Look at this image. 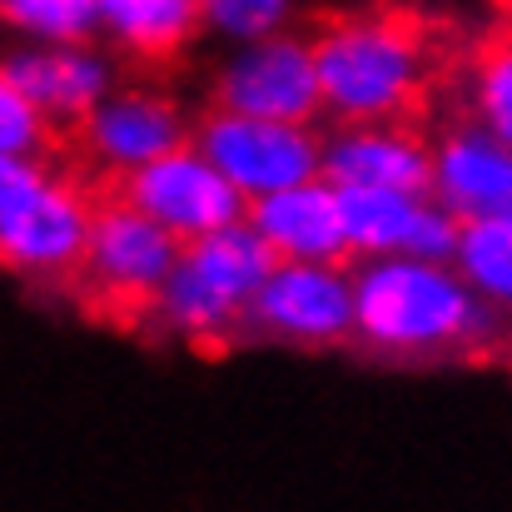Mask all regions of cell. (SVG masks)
Returning a JSON list of instances; mask_svg holds the SVG:
<instances>
[{
	"mask_svg": "<svg viewBox=\"0 0 512 512\" xmlns=\"http://www.w3.org/2000/svg\"><path fill=\"white\" fill-rule=\"evenodd\" d=\"M45 145H50V120L0 70V155H40Z\"/></svg>",
	"mask_w": 512,
	"mask_h": 512,
	"instance_id": "obj_21",
	"label": "cell"
},
{
	"mask_svg": "<svg viewBox=\"0 0 512 512\" xmlns=\"http://www.w3.org/2000/svg\"><path fill=\"white\" fill-rule=\"evenodd\" d=\"M244 329L274 343L324 348L353 334V279L334 259H274Z\"/></svg>",
	"mask_w": 512,
	"mask_h": 512,
	"instance_id": "obj_5",
	"label": "cell"
},
{
	"mask_svg": "<svg viewBox=\"0 0 512 512\" xmlns=\"http://www.w3.org/2000/svg\"><path fill=\"white\" fill-rule=\"evenodd\" d=\"M319 174L334 189H403V194H428V184H433V145L418 130H408L403 120L339 125L324 140Z\"/></svg>",
	"mask_w": 512,
	"mask_h": 512,
	"instance_id": "obj_10",
	"label": "cell"
},
{
	"mask_svg": "<svg viewBox=\"0 0 512 512\" xmlns=\"http://www.w3.org/2000/svg\"><path fill=\"white\" fill-rule=\"evenodd\" d=\"M50 174L40 165V155H0V209L20 204L25 194H35Z\"/></svg>",
	"mask_w": 512,
	"mask_h": 512,
	"instance_id": "obj_22",
	"label": "cell"
},
{
	"mask_svg": "<svg viewBox=\"0 0 512 512\" xmlns=\"http://www.w3.org/2000/svg\"><path fill=\"white\" fill-rule=\"evenodd\" d=\"M289 15H294V0H199V30H214L219 40H234V45L284 30Z\"/></svg>",
	"mask_w": 512,
	"mask_h": 512,
	"instance_id": "obj_20",
	"label": "cell"
},
{
	"mask_svg": "<svg viewBox=\"0 0 512 512\" xmlns=\"http://www.w3.org/2000/svg\"><path fill=\"white\" fill-rule=\"evenodd\" d=\"M428 194L453 209L463 224L468 219H493L512 214V150L488 135L478 120L473 125H453L438 145H433V184Z\"/></svg>",
	"mask_w": 512,
	"mask_h": 512,
	"instance_id": "obj_13",
	"label": "cell"
},
{
	"mask_svg": "<svg viewBox=\"0 0 512 512\" xmlns=\"http://www.w3.org/2000/svg\"><path fill=\"white\" fill-rule=\"evenodd\" d=\"M120 199L135 204L140 214H150L160 229H170L179 244L214 234L224 224H239L249 209V199L194 150V140H184L179 150L140 165V170L120 174Z\"/></svg>",
	"mask_w": 512,
	"mask_h": 512,
	"instance_id": "obj_7",
	"label": "cell"
},
{
	"mask_svg": "<svg viewBox=\"0 0 512 512\" xmlns=\"http://www.w3.org/2000/svg\"><path fill=\"white\" fill-rule=\"evenodd\" d=\"M80 135L105 170L130 174L179 150L189 140V125L179 105L155 90H105L80 120Z\"/></svg>",
	"mask_w": 512,
	"mask_h": 512,
	"instance_id": "obj_12",
	"label": "cell"
},
{
	"mask_svg": "<svg viewBox=\"0 0 512 512\" xmlns=\"http://www.w3.org/2000/svg\"><path fill=\"white\" fill-rule=\"evenodd\" d=\"M0 25L35 45H80L100 35L95 0H0Z\"/></svg>",
	"mask_w": 512,
	"mask_h": 512,
	"instance_id": "obj_19",
	"label": "cell"
},
{
	"mask_svg": "<svg viewBox=\"0 0 512 512\" xmlns=\"http://www.w3.org/2000/svg\"><path fill=\"white\" fill-rule=\"evenodd\" d=\"M100 35L135 60H170L199 35V0H95Z\"/></svg>",
	"mask_w": 512,
	"mask_h": 512,
	"instance_id": "obj_15",
	"label": "cell"
},
{
	"mask_svg": "<svg viewBox=\"0 0 512 512\" xmlns=\"http://www.w3.org/2000/svg\"><path fill=\"white\" fill-rule=\"evenodd\" d=\"M353 334L388 358L468 353L498 334V309L448 264L413 254L363 259L353 274Z\"/></svg>",
	"mask_w": 512,
	"mask_h": 512,
	"instance_id": "obj_1",
	"label": "cell"
},
{
	"mask_svg": "<svg viewBox=\"0 0 512 512\" xmlns=\"http://www.w3.org/2000/svg\"><path fill=\"white\" fill-rule=\"evenodd\" d=\"M453 269L468 279L478 299L512 314V214L468 219L453 249Z\"/></svg>",
	"mask_w": 512,
	"mask_h": 512,
	"instance_id": "obj_17",
	"label": "cell"
},
{
	"mask_svg": "<svg viewBox=\"0 0 512 512\" xmlns=\"http://www.w3.org/2000/svg\"><path fill=\"white\" fill-rule=\"evenodd\" d=\"M269 269H274V254L244 219L214 234L184 239L170 279L150 299V314L179 339H224L244 329V314Z\"/></svg>",
	"mask_w": 512,
	"mask_h": 512,
	"instance_id": "obj_3",
	"label": "cell"
},
{
	"mask_svg": "<svg viewBox=\"0 0 512 512\" xmlns=\"http://www.w3.org/2000/svg\"><path fill=\"white\" fill-rule=\"evenodd\" d=\"M244 224L269 244L274 259H334L339 264L348 254L339 219V189L324 174L249 199Z\"/></svg>",
	"mask_w": 512,
	"mask_h": 512,
	"instance_id": "obj_14",
	"label": "cell"
},
{
	"mask_svg": "<svg viewBox=\"0 0 512 512\" xmlns=\"http://www.w3.org/2000/svg\"><path fill=\"white\" fill-rule=\"evenodd\" d=\"M0 70L15 80V90L50 120V125H80L90 115V105L115 90V65L110 55H100L90 40L80 45H15Z\"/></svg>",
	"mask_w": 512,
	"mask_h": 512,
	"instance_id": "obj_11",
	"label": "cell"
},
{
	"mask_svg": "<svg viewBox=\"0 0 512 512\" xmlns=\"http://www.w3.org/2000/svg\"><path fill=\"white\" fill-rule=\"evenodd\" d=\"M418 204H423V194H403V189H339L348 254H358V259L403 254V239L413 229Z\"/></svg>",
	"mask_w": 512,
	"mask_h": 512,
	"instance_id": "obj_16",
	"label": "cell"
},
{
	"mask_svg": "<svg viewBox=\"0 0 512 512\" xmlns=\"http://www.w3.org/2000/svg\"><path fill=\"white\" fill-rule=\"evenodd\" d=\"M85 234H90V204L75 189L45 179L20 204L0 209V269L30 279L70 274L85 259Z\"/></svg>",
	"mask_w": 512,
	"mask_h": 512,
	"instance_id": "obj_9",
	"label": "cell"
},
{
	"mask_svg": "<svg viewBox=\"0 0 512 512\" xmlns=\"http://www.w3.org/2000/svg\"><path fill=\"white\" fill-rule=\"evenodd\" d=\"M468 105L473 120L512 150V25L478 45L468 70Z\"/></svg>",
	"mask_w": 512,
	"mask_h": 512,
	"instance_id": "obj_18",
	"label": "cell"
},
{
	"mask_svg": "<svg viewBox=\"0 0 512 512\" xmlns=\"http://www.w3.org/2000/svg\"><path fill=\"white\" fill-rule=\"evenodd\" d=\"M214 105L234 115L284 120V125H314L324 115L314 45L289 30L239 45L214 75Z\"/></svg>",
	"mask_w": 512,
	"mask_h": 512,
	"instance_id": "obj_6",
	"label": "cell"
},
{
	"mask_svg": "<svg viewBox=\"0 0 512 512\" xmlns=\"http://www.w3.org/2000/svg\"><path fill=\"white\" fill-rule=\"evenodd\" d=\"M309 45L324 110L339 125L403 120L428 85V45L403 15H343Z\"/></svg>",
	"mask_w": 512,
	"mask_h": 512,
	"instance_id": "obj_2",
	"label": "cell"
},
{
	"mask_svg": "<svg viewBox=\"0 0 512 512\" xmlns=\"http://www.w3.org/2000/svg\"><path fill=\"white\" fill-rule=\"evenodd\" d=\"M189 140L244 199H259V194L289 189L299 179H314L319 155H324V140L309 125L234 115V110H219V105H214V115H204L194 125Z\"/></svg>",
	"mask_w": 512,
	"mask_h": 512,
	"instance_id": "obj_4",
	"label": "cell"
},
{
	"mask_svg": "<svg viewBox=\"0 0 512 512\" xmlns=\"http://www.w3.org/2000/svg\"><path fill=\"white\" fill-rule=\"evenodd\" d=\"M174 259H179V239L170 229H160L150 214H140L135 204H125L120 194L105 204H90V234H85L80 269L95 279L100 294L150 309V299L170 279Z\"/></svg>",
	"mask_w": 512,
	"mask_h": 512,
	"instance_id": "obj_8",
	"label": "cell"
}]
</instances>
